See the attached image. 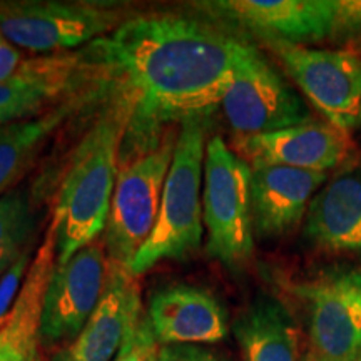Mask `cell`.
I'll return each instance as SVG.
<instances>
[{
  "label": "cell",
  "mask_w": 361,
  "mask_h": 361,
  "mask_svg": "<svg viewBox=\"0 0 361 361\" xmlns=\"http://www.w3.org/2000/svg\"><path fill=\"white\" fill-rule=\"evenodd\" d=\"M157 361H228L223 356L201 346H161Z\"/></svg>",
  "instance_id": "d4e9b609"
},
{
  "label": "cell",
  "mask_w": 361,
  "mask_h": 361,
  "mask_svg": "<svg viewBox=\"0 0 361 361\" xmlns=\"http://www.w3.org/2000/svg\"><path fill=\"white\" fill-rule=\"evenodd\" d=\"M291 293L305 310L311 353L361 360V268L333 269L293 284Z\"/></svg>",
  "instance_id": "9c48e42d"
},
{
  "label": "cell",
  "mask_w": 361,
  "mask_h": 361,
  "mask_svg": "<svg viewBox=\"0 0 361 361\" xmlns=\"http://www.w3.org/2000/svg\"><path fill=\"white\" fill-rule=\"evenodd\" d=\"M134 109L135 96L126 87L74 149L51 221L56 231L57 264L97 241L106 229L121 149Z\"/></svg>",
  "instance_id": "7a4b0ae2"
},
{
  "label": "cell",
  "mask_w": 361,
  "mask_h": 361,
  "mask_svg": "<svg viewBox=\"0 0 361 361\" xmlns=\"http://www.w3.org/2000/svg\"><path fill=\"white\" fill-rule=\"evenodd\" d=\"M78 56L62 54L24 61L11 79L0 82V126L42 116L49 104L72 85Z\"/></svg>",
  "instance_id": "e0dca14e"
},
{
  "label": "cell",
  "mask_w": 361,
  "mask_h": 361,
  "mask_svg": "<svg viewBox=\"0 0 361 361\" xmlns=\"http://www.w3.org/2000/svg\"><path fill=\"white\" fill-rule=\"evenodd\" d=\"M54 266L56 231L51 224L37 247L11 318L0 329V361H40V318Z\"/></svg>",
  "instance_id": "ac0fdd59"
},
{
  "label": "cell",
  "mask_w": 361,
  "mask_h": 361,
  "mask_svg": "<svg viewBox=\"0 0 361 361\" xmlns=\"http://www.w3.org/2000/svg\"><path fill=\"white\" fill-rule=\"evenodd\" d=\"M159 343L152 335L147 318H142L133 338V361H157Z\"/></svg>",
  "instance_id": "cb8c5ba5"
},
{
  "label": "cell",
  "mask_w": 361,
  "mask_h": 361,
  "mask_svg": "<svg viewBox=\"0 0 361 361\" xmlns=\"http://www.w3.org/2000/svg\"><path fill=\"white\" fill-rule=\"evenodd\" d=\"M20 54L0 32V82L11 79L22 64Z\"/></svg>",
  "instance_id": "484cf974"
},
{
  "label": "cell",
  "mask_w": 361,
  "mask_h": 361,
  "mask_svg": "<svg viewBox=\"0 0 361 361\" xmlns=\"http://www.w3.org/2000/svg\"><path fill=\"white\" fill-rule=\"evenodd\" d=\"M303 231L323 250L361 255V156L346 161L314 194Z\"/></svg>",
  "instance_id": "9a60e30c"
},
{
  "label": "cell",
  "mask_w": 361,
  "mask_h": 361,
  "mask_svg": "<svg viewBox=\"0 0 361 361\" xmlns=\"http://www.w3.org/2000/svg\"><path fill=\"white\" fill-rule=\"evenodd\" d=\"M32 246H29L17 258L6 274L0 278V329L6 326L7 319L11 318L13 306L17 303L22 286H24L27 273L32 264Z\"/></svg>",
  "instance_id": "7402d4cb"
},
{
  "label": "cell",
  "mask_w": 361,
  "mask_h": 361,
  "mask_svg": "<svg viewBox=\"0 0 361 361\" xmlns=\"http://www.w3.org/2000/svg\"><path fill=\"white\" fill-rule=\"evenodd\" d=\"M361 34V0H336L333 39L348 40Z\"/></svg>",
  "instance_id": "603a6c76"
},
{
  "label": "cell",
  "mask_w": 361,
  "mask_h": 361,
  "mask_svg": "<svg viewBox=\"0 0 361 361\" xmlns=\"http://www.w3.org/2000/svg\"><path fill=\"white\" fill-rule=\"evenodd\" d=\"M305 361H333V360H326V358H323V356H318V355L311 353V351H310V353L306 355ZM358 361H361V360H358Z\"/></svg>",
  "instance_id": "83f0119b"
},
{
  "label": "cell",
  "mask_w": 361,
  "mask_h": 361,
  "mask_svg": "<svg viewBox=\"0 0 361 361\" xmlns=\"http://www.w3.org/2000/svg\"><path fill=\"white\" fill-rule=\"evenodd\" d=\"M241 42L206 22L151 13L124 20L94 45L135 96L134 119L171 126L218 109Z\"/></svg>",
  "instance_id": "6da1fadb"
},
{
  "label": "cell",
  "mask_w": 361,
  "mask_h": 361,
  "mask_svg": "<svg viewBox=\"0 0 361 361\" xmlns=\"http://www.w3.org/2000/svg\"><path fill=\"white\" fill-rule=\"evenodd\" d=\"M268 45L328 124L346 134L361 128V57L350 51Z\"/></svg>",
  "instance_id": "ba28073f"
},
{
  "label": "cell",
  "mask_w": 361,
  "mask_h": 361,
  "mask_svg": "<svg viewBox=\"0 0 361 361\" xmlns=\"http://www.w3.org/2000/svg\"><path fill=\"white\" fill-rule=\"evenodd\" d=\"M35 213L29 194L12 189L0 197V278L30 245Z\"/></svg>",
  "instance_id": "44dd1931"
},
{
  "label": "cell",
  "mask_w": 361,
  "mask_h": 361,
  "mask_svg": "<svg viewBox=\"0 0 361 361\" xmlns=\"http://www.w3.org/2000/svg\"><path fill=\"white\" fill-rule=\"evenodd\" d=\"M202 223L206 252L229 269H239L255 251L251 213V166L223 137L206 144L202 176Z\"/></svg>",
  "instance_id": "5b68a950"
},
{
  "label": "cell",
  "mask_w": 361,
  "mask_h": 361,
  "mask_svg": "<svg viewBox=\"0 0 361 361\" xmlns=\"http://www.w3.org/2000/svg\"><path fill=\"white\" fill-rule=\"evenodd\" d=\"M135 329H137V328H135ZM134 333L128 338V341L124 343L123 350H121L119 356H117L114 361H133V338H134Z\"/></svg>",
  "instance_id": "4316f807"
},
{
  "label": "cell",
  "mask_w": 361,
  "mask_h": 361,
  "mask_svg": "<svg viewBox=\"0 0 361 361\" xmlns=\"http://www.w3.org/2000/svg\"><path fill=\"white\" fill-rule=\"evenodd\" d=\"M245 361H298V331L281 301L261 295L233 326Z\"/></svg>",
  "instance_id": "d6986e66"
},
{
  "label": "cell",
  "mask_w": 361,
  "mask_h": 361,
  "mask_svg": "<svg viewBox=\"0 0 361 361\" xmlns=\"http://www.w3.org/2000/svg\"><path fill=\"white\" fill-rule=\"evenodd\" d=\"M142 319L137 276L126 266L109 261L106 291L87 323L51 361H114Z\"/></svg>",
  "instance_id": "7c38bea8"
},
{
  "label": "cell",
  "mask_w": 361,
  "mask_h": 361,
  "mask_svg": "<svg viewBox=\"0 0 361 361\" xmlns=\"http://www.w3.org/2000/svg\"><path fill=\"white\" fill-rule=\"evenodd\" d=\"M196 7L268 44H314L335 30L336 0H213Z\"/></svg>",
  "instance_id": "8fae6325"
},
{
  "label": "cell",
  "mask_w": 361,
  "mask_h": 361,
  "mask_svg": "<svg viewBox=\"0 0 361 361\" xmlns=\"http://www.w3.org/2000/svg\"><path fill=\"white\" fill-rule=\"evenodd\" d=\"M79 99H69L42 116L0 126V197L22 178L54 130L78 111Z\"/></svg>",
  "instance_id": "ffe728a7"
},
{
  "label": "cell",
  "mask_w": 361,
  "mask_h": 361,
  "mask_svg": "<svg viewBox=\"0 0 361 361\" xmlns=\"http://www.w3.org/2000/svg\"><path fill=\"white\" fill-rule=\"evenodd\" d=\"M326 173L286 166L251 164V213L255 234L278 238L290 233L306 216Z\"/></svg>",
  "instance_id": "2e32d148"
},
{
  "label": "cell",
  "mask_w": 361,
  "mask_h": 361,
  "mask_svg": "<svg viewBox=\"0 0 361 361\" xmlns=\"http://www.w3.org/2000/svg\"><path fill=\"white\" fill-rule=\"evenodd\" d=\"M179 130L130 123L126 139L135 149L119 157L111 209L104 229L107 259L129 268L154 229Z\"/></svg>",
  "instance_id": "3957f363"
},
{
  "label": "cell",
  "mask_w": 361,
  "mask_h": 361,
  "mask_svg": "<svg viewBox=\"0 0 361 361\" xmlns=\"http://www.w3.org/2000/svg\"><path fill=\"white\" fill-rule=\"evenodd\" d=\"M239 137L276 133L311 121L310 109L258 47L243 40L231 87L221 102Z\"/></svg>",
  "instance_id": "52a82bcc"
},
{
  "label": "cell",
  "mask_w": 361,
  "mask_h": 361,
  "mask_svg": "<svg viewBox=\"0 0 361 361\" xmlns=\"http://www.w3.org/2000/svg\"><path fill=\"white\" fill-rule=\"evenodd\" d=\"M109 259L104 243H90L66 263L54 266L44 295L40 343H71L87 323L106 291Z\"/></svg>",
  "instance_id": "30bf717a"
},
{
  "label": "cell",
  "mask_w": 361,
  "mask_h": 361,
  "mask_svg": "<svg viewBox=\"0 0 361 361\" xmlns=\"http://www.w3.org/2000/svg\"><path fill=\"white\" fill-rule=\"evenodd\" d=\"M147 323L161 346L218 343L228 336V314L218 298L191 284H169L151 296Z\"/></svg>",
  "instance_id": "5bb4252c"
},
{
  "label": "cell",
  "mask_w": 361,
  "mask_h": 361,
  "mask_svg": "<svg viewBox=\"0 0 361 361\" xmlns=\"http://www.w3.org/2000/svg\"><path fill=\"white\" fill-rule=\"evenodd\" d=\"M123 13L102 2L0 0V32L17 47L52 54L112 34Z\"/></svg>",
  "instance_id": "8992f818"
},
{
  "label": "cell",
  "mask_w": 361,
  "mask_h": 361,
  "mask_svg": "<svg viewBox=\"0 0 361 361\" xmlns=\"http://www.w3.org/2000/svg\"><path fill=\"white\" fill-rule=\"evenodd\" d=\"M206 144V119L191 117L180 123L156 226L129 266L134 276L164 259H186L201 247Z\"/></svg>",
  "instance_id": "277c9868"
},
{
  "label": "cell",
  "mask_w": 361,
  "mask_h": 361,
  "mask_svg": "<svg viewBox=\"0 0 361 361\" xmlns=\"http://www.w3.org/2000/svg\"><path fill=\"white\" fill-rule=\"evenodd\" d=\"M348 134L319 121L256 135L238 137V149L247 164H274L328 173L348 161Z\"/></svg>",
  "instance_id": "4fadbf2b"
}]
</instances>
